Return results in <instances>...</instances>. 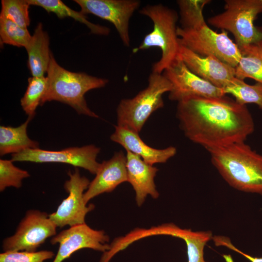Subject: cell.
Masks as SVG:
<instances>
[{
  "label": "cell",
  "mask_w": 262,
  "mask_h": 262,
  "mask_svg": "<svg viewBox=\"0 0 262 262\" xmlns=\"http://www.w3.org/2000/svg\"><path fill=\"white\" fill-rule=\"evenodd\" d=\"M163 75L172 85L170 100L178 102L194 97L218 98L226 96L217 87L193 73L178 55Z\"/></svg>",
  "instance_id": "8fae6325"
},
{
  "label": "cell",
  "mask_w": 262,
  "mask_h": 262,
  "mask_svg": "<svg viewBox=\"0 0 262 262\" xmlns=\"http://www.w3.org/2000/svg\"><path fill=\"white\" fill-rule=\"evenodd\" d=\"M13 161L0 160V191H3L6 188L21 187L22 180L30 176L29 173L16 166Z\"/></svg>",
  "instance_id": "83f0119b"
},
{
  "label": "cell",
  "mask_w": 262,
  "mask_h": 262,
  "mask_svg": "<svg viewBox=\"0 0 262 262\" xmlns=\"http://www.w3.org/2000/svg\"><path fill=\"white\" fill-rule=\"evenodd\" d=\"M27 90L21 98L20 104L22 109L28 117L33 118L38 106L41 100L48 87L47 77H33L28 79Z\"/></svg>",
  "instance_id": "cb8c5ba5"
},
{
  "label": "cell",
  "mask_w": 262,
  "mask_h": 262,
  "mask_svg": "<svg viewBox=\"0 0 262 262\" xmlns=\"http://www.w3.org/2000/svg\"><path fill=\"white\" fill-rule=\"evenodd\" d=\"M126 162V155L120 151L100 163L95 178L84 194L86 204L94 197L111 192L121 183L128 181Z\"/></svg>",
  "instance_id": "9a60e30c"
},
{
  "label": "cell",
  "mask_w": 262,
  "mask_h": 262,
  "mask_svg": "<svg viewBox=\"0 0 262 262\" xmlns=\"http://www.w3.org/2000/svg\"><path fill=\"white\" fill-rule=\"evenodd\" d=\"M176 116L185 136L207 150L245 142L254 131L246 105L226 95L194 97L179 101Z\"/></svg>",
  "instance_id": "6da1fadb"
},
{
  "label": "cell",
  "mask_w": 262,
  "mask_h": 262,
  "mask_svg": "<svg viewBox=\"0 0 262 262\" xmlns=\"http://www.w3.org/2000/svg\"><path fill=\"white\" fill-rule=\"evenodd\" d=\"M109 236L102 230L92 229L86 223L70 227L52 237V245L58 244L59 248L52 262H62L76 251L90 248L102 252L108 250Z\"/></svg>",
  "instance_id": "7c38bea8"
},
{
  "label": "cell",
  "mask_w": 262,
  "mask_h": 262,
  "mask_svg": "<svg viewBox=\"0 0 262 262\" xmlns=\"http://www.w3.org/2000/svg\"><path fill=\"white\" fill-rule=\"evenodd\" d=\"M54 255L50 250L3 251L0 254V262H44Z\"/></svg>",
  "instance_id": "f1b7e54d"
},
{
  "label": "cell",
  "mask_w": 262,
  "mask_h": 262,
  "mask_svg": "<svg viewBox=\"0 0 262 262\" xmlns=\"http://www.w3.org/2000/svg\"><path fill=\"white\" fill-rule=\"evenodd\" d=\"M139 12L152 20L153 28L133 52L153 47L159 48L162 51L161 57L153 65L152 72L162 74L178 54L180 44L177 34L178 14L174 10L162 4L147 5Z\"/></svg>",
  "instance_id": "277c9868"
},
{
  "label": "cell",
  "mask_w": 262,
  "mask_h": 262,
  "mask_svg": "<svg viewBox=\"0 0 262 262\" xmlns=\"http://www.w3.org/2000/svg\"><path fill=\"white\" fill-rule=\"evenodd\" d=\"M100 148L94 145L81 147H70L60 150L27 149L12 154L13 162H30L36 163H60L81 167L92 174H96L100 163L97 161Z\"/></svg>",
  "instance_id": "30bf717a"
},
{
  "label": "cell",
  "mask_w": 262,
  "mask_h": 262,
  "mask_svg": "<svg viewBox=\"0 0 262 262\" xmlns=\"http://www.w3.org/2000/svg\"><path fill=\"white\" fill-rule=\"evenodd\" d=\"M165 234L184 240L187 247L188 262H207L204 258V248L213 237L211 231H193L191 229L180 228L173 223H167Z\"/></svg>",
  "instance_id": "ffe728a7"
},
{
  "label": "cell",
  "mask_w": 262,
  "mask_h": 262,
  "mask_svg": "<svg viewBox=\"0 0 262 262\" xmlns=\"http://www.w3.org/2000/svg\"><path fill=\"white\" fill-rule=\"evenodd\" d=\"M30 5L27 0H2L0 16L27 29L30 24Z\"/></svg>",
  "instance_id": "4316f807"
},
{
  "label": "cell",
  "mask_w": 262,
  "mask_h": 262,
  "mask_svg": "<svg viewBox=\"0 0 262 262\" xmlns=\"http://www.w3.org/2000/svg\"><path fill=\"white\" fill-rule=\"evenodd\" d=\"M209 0H179L177 1L180 15L181 28H195L206 23L203 15L204 7Z\"/></svg>",
  "instance_id": "d4e9b609"
},
{
  "label": "cell",
  "mask_w": 262,
  "mask_h": 262,
  "mask_svg": "<svg viewBox=\"0 0 262 262\" xmlns=\"http://www.w3.org/2000/svg\"><path fill=\"white\" fill-rule=\"evenodd\" d=\"M48 34L41 23L37 25L28 45L26 47L28 55V66L33 77L45 76L47 73L51 55Z\"/></svg>",
  "instance_id": "ac0fdd59"
},
{
  "label": "cell",
  "mask_w": 262,
  "mask_h": 262,
  "mask_svg": "<svg viewBox=\"0 0 262 262\" xmlns=\"http://www.w3.org/2000/svg\"><path fill=\"white\" fill-rule=\"evenodd\" d=\"M69 179L66 180L64 187L68 196L63 199L56 212L49 214V218L57 227H72L85 223L86 214L95 208L94 204L87 205L84 200V194L88 188L89 180L81 175L77 167L74 171H69Z\"/></svg>",
  "instance_id": "9c48e42d"
},
{
  "label": "cell",
  "mask_w": 262,
  "mask_h": 262,
  "mask_svg": "<svg viewBox=\"0 0 262 262\" xmlns=\"http://www.w3.org/2000/svg\"><path fill=\"white\" fill-rule=\"evenodd\" d=\"M179 43L201 56H212L235 68L241 57L239 47L225 30L217 33L207 23L195 28L178 27Z\"/></svg>",
  "instance_id": "52a82bcc"
},
{
  "label": "cell",
  "mask_w": 262,
  "mask_h": 262,
  "mask_svg": "<svg viewBox=\"0 0 262 262\" xmlns=\"http://www.w3.org/2000/svg\"><path fill=\"white\" fill-rule=\"evenodd\" d=\"M241 57L235 68V77L244 81L251 78L262 83V43L239 47Z\"/></svg>",
  "instance_id": "44dd1931"
},
{
  "label": "cell",
  "mask_w": 262,
  "mask_h": 262,
  "mask_svg": "<svg viewBox=\"0 0 262 262\" xmlns=\"http://www.w3.org/2000/svg\"><path fill=\"white\" fill-rule=\"evenodd\" d=\"M30 5L41 7L48 13H54L59 18L70 17L84 24L92 33L107 35L110 30L106 27L90 22L87 17L81 12L75 11L66 6L60 0H27Z\"/></svg>",
  "instance_id": "7402d4cb"
},
{
  "label": "cell",
  "mask_w": 262,
  "mask_h": 262,
  "mask_svg": "<svg viewBox=\"0 0 262 262\" xmlns=\"http://www.w3.org/2000/svg\"><path fill=\"white\" fill-rule=\"evenodd\" d=\"M47 74L48 87L41 105L58 101L69 105L80 115L98 117L88 107L84 95L91 90L105 86L107 79L68 71L57 63L52 53Z\"/></svg>",
  "instance_id": "3957f363"
},
{
  "label": "cell",
  "mask_w": 262,
  "mask_h": 262,
  "mask_svg": "<svg viewBox=\"0 0 262 262\" xmlns=\"http://www.w3.org/2000/svg\"><path fill=\"white\" fill-rule=\"evenodd\" d=\"M27 29L20 27L12 21L0 16L1 44H8L26 48L32 39Z\"/></svg>",
  "instance_id": "484cf974"
},
{
  "label": "cell",
  "mask_w": 262,
  "mask_h": 262,
  "mask_svg": "<svg viewBox=\"0 0 262 262\" xmlns=\"http://www.w3.org/2000/svg\"><path fill=\"white\" fill-rule=\"evenodd\" d=\"M171 89V83L163 74L152 72L146 88L133 98L119 102L116 109L117 126L139 133L151 115L164 107L163 95Z\"/></svg>",
  "instance_id": "5b68a950"
},
{
  "label": "cell",
  "mask_w": 262,
  "mask_h": 262,
  "mask_svg": "<svg viewBox=\"0 0 262 262\" xmlns=\"http://www.w3.org/2000/svg\"><path fill=\"white\" fill-rule=\"evenodd\" d=\"M126 151L128 182L135 191L136 203L140 206L148 195L153 198L159 197V194L154 181L158 169L145 162L139 156Z\"/></svg>",
  "instance_id": "2e32d148"
},
{
  "label": "cell",
  "mask_w": 262,
  "mask_h": 262,
  "mask_svg": "<svg viewBox=\"0 0 262 262\" xmlns=\"http://www.w3.org/2000/svg\"><path fill=\"white\" fill-rule=\"evenodd\" d=\"M261 43H262V42Z\"/></svg>",
  "instance_id": "4dcf8cb0"
},
{
  "label": "cell",
  "mask_w": 262,
  "mask_h": 262,
  "mask_svg": "<svg viewBox=\"0 0 262 262\" xmlns=\"http://www.w3.org/2000/svg\"><path fill=\"white\" fill-rule=\"evenodd\" d=\"M33 118L16 127L0 126V155L15 154L27 149L39 148V143L30 139L27 134V127Z\"/></svg>",
  "instance_id": "d6986e66"
},
{
  "label": "cell",
  "mask_w": 262,
  "mask_h": 262,
  "mask_svg": "<svg viewBox=\"0 0 262 262\" xmlns=\"http://www.w3.org/2000/svg\"><path fill=\"white\" fill-rule=\"evenodd\" d=\"M57 228L47 213L28 210L15 234L3 241V251H36L48 238L56 234Z\"/></svg>",
  "instance_id": "ba28073f"
},
{
  "label": "cell",
  "mask_w": 262,
  "mask_h": 262,
  "mask_svg": "<svg viewBox=\"0 0 262 262\" xmlns=\"http://www.w3.org/2000/svg\"><path fill=\"white\" fill-rule=\"evenodd\" d=\"M207 151L213 164L230 186L262 195V155L245 142Z\"/></svg>",
  "instance_id": "7a4b0ae2"
},
{
  "label": "cell",
  "mask_w": 262,
  "mask_h": 262,
  "mask_svg": "<svg viewBox=\"0 0 262 262\" xmlns=\"http://www.w3.org/2000/svg\"><path fill=\"white\" fill-rule=\"evenodd\" d=\"M213 240L216 246H225L229 249H230L246 257L251 262H262V257H254L247 254H246L234 246L230 239L225 236H214L213 237Z\"/></svg>",
  "instance_id": "f546056e"
},
{
  "label": "cell",
  "mask_w": 262,
  "mask_h": 262,
  "mask_svg": "<svg viewBox=\"0 0 262 262\" xmlns=\"http://www.w3.org/2000/svg\"><path fill=\"white\" fill-rule=\"evenodd\" d=\"M225 10L209 18L208 23L231 33L239 47L262 42V30L254 21L262 13V0H226Z\"/></svg>",
  "instance_id": "8992f818"
},
{
  "label": "cell",
  "mask_w": 262,
  "mask_h": 262,
  "mask_svg": "<svg viewBox=\"0 0 262 262\" xmlns=\"http://www.w3.org/2000/svg\"><path fill=\"white\" fill-rule=\"evenodd\" d=\"M115 131L110 139L122 146L126 151L138 156L147 163L153 165L166 163L177 152L175 147L170 146L164 149H156L147 145L139 133L127 128L115 126Z\"/></svg>",
  "instance_id": "e0dca14e"
},
{
  "label": "cell",
  "mask_w": 262,
  "mask_h": 262,
  "mask_svg": "<svg viewBox=\"0 0 262 262\" xmlns=\"http://www.w3.org/2000/svg\"><path fill=\"white\" fill-rule=\"evenodd\" d=\"M83 15L92 14L111 23L115 28L123 44L130 45L129 21L139 7L137 0H75Z\"/></svg>",
  "instance_id": "4fadbf2b"
},
{
  "label": "cell",
  "mask_w": 262,
  "mask_h": 262,
  "mask_svg": "<svg viewBox=\"0 0 262 262\" xmlns=\"http://www.w3.org/2000/svg\"><path fill=\"white\" fill-rule=\"evenodd\" d=\"M178 55L195 74L223 89L235 77V68L212 56L200 55L179 43Z\"/></svg>",
  "instance_id": "5bb4252c"
},
{
  "label": "cell",
  "mask_w": 262,
  "mask_h": 262,
  "mask_svg": "<svg viewBox=\"0 0 262 262\" xmlns=\"http://www.w3.org/2000/svg\"><path fill=\"white\" fill-rule=\"evenodd\" d=\"M225 94L231 95L239 104H254L262 110V83H246L235 77L223 89Z\"/></svg>",
  "instance_id": "603a6c76"
}]
</instances>
